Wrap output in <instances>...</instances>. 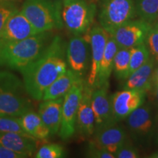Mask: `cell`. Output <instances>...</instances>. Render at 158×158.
<instances>
[{
	"label": "cell",
	"instance_id": "6da1fadb",
	"mask_svg": "<svg viewBox=\"0 0 158 158\" xmlns=\"http://www.w3.org/2000/svg\"><path fill=\"white\" fill-rule=\"evenodd\" d=\"M66 43L56 35L32 62L20 70L29 96L42 100L45 89L66 72Z\"/></svg>",
	"mask_w": 158,
	"mask_h": 158
},
{
	"label": "cell",
	"instance_id": "7a4b0ae2",
	"mask_svg": "<svg viewBox=\"0 0 158 158\" xmlns=\"http://www.w3.org/2000/svg\"><path fill=\"white\" fill-rule=\"evenodd\" d=\"M49 37L48 31H44L21 40H0V68L20 71L39 56Z\"/></svg>",
	"mask_w": 158,
	"mask_h": 158
},
{
	"label": "cell",
	"instance_id": "3957f363",
	"mask_svg": "<svg viewBox=\"0 0 158 158\" xmlns=\"http://www.w3.org/2000/svg\"><path fill=\"white\" fill-rule=\"evenodd\" d=\"M25 85L15 74L0 70V116H21L32 110Z\"/></svg>",
	"mask_w": 158,
	"mask_h": 158
},
{
	"label": "cell",
	"instance_id": "277c9868",
	"mask_svg": "<svg viewBox=\"0 0 158 158\" xmlns=\"http://www.w3.org/2000/svg\"><path fill=\"white\" fill-rule=\"evenodd\" d=\"M21 13L38 33L63 27L62 5L56 0H26Z\"/></svg>",
	"mask_w": 158,
	"mask_h": 158
},
{
	"label": "cell",
	"instance_id": "5b68a950",
	"mask_svg": "<svg viewBox=\"0 0 158 158\" xmlns=\"http://www.w3.org/2000/svg\"><path fill=\"white\" fill-rule=\"evenodd\" d=\"M96 5L87 0H64L62 17L65 27L75 36L87 33L94 22Z\"/></svg>",
	"mask_w": 158,
	"mask_h": 158
},
{
	"label": "cell",
	"instance_id": "8992f818",
	"mask_svg": "<svg viewBox=\"0 0 158 158\" xmlns=\"http://www.w3.org/2000/svg\"><path fill=\"white\" fill-rule=\"evenodd\" d=\"M135 15L133 0H101L99 21L110 35L124 23L133 20Z\"/></svg>",
	"mask_w": 158,
	"mask_h": 158
},
{
	"label": "cell",
	"instance_id": "52a82bcc",
	"mask_svg": "<svg viewBox=\"0 0 158 158\" xmlns=\"http://www.w3.org/2000/svg\"><path fill=\"white\" fill-rule=\"evenodd\" d=\"M84 84V80L78 82L64 97L62 123L59 131V135L64 141L73 137L76 132L77 113L82 97Z\"/></svg>",
	"mask_w": 158,
	"mask_h": 158
},
{
	"label": "cell",
	"instance_id": "ba28073f",
	"mask_svg": "<svg viewBox=\"0 0 158 158\" xmlns=\"http://www.w3.org/2000/svg\"><path fill=\"white\" fill-rule=\"evenodd\" d=\"M151 23L144 20H130L112 33L118 48H129L145 43L150 30Z\"/></svg>",
	"mask_w": 158,
	"mask_h": 158
},
{
	"label": "cell",
	"instance_id": "9c48e42d",
	"mask_svg": "<svg viewBox=\"0 0 158 158\" xmlns=\"http://www.w3.org/2000/svg\"><path fill=\"white\" fill-rule=\"evenodd\" d=\"M109 35V33L105 30L101 26L100 27L96 26L91 29L84 35V37L90 43L91 51H92L90 70L86 81V84L92 88H94L95 84L99 67L103 56Z\"/></svg>",
	"mask_w": 158,
	"mask_h": 158
},
{
	"label": "cell",
	"instance_id": "30bf717a",
	"mask_svg": "<svg viewBox=\"0 0 158 158\" xmlns=\"http://www.w3.org/2000/svg\"><path fill=\"white\" fill-rule=\"evenodd\" d=\"M146 92L135 89H124L110 96L114 117L116 121L127 117L145 101Z\"/></svg>",
	"mask_w": 158,
	"mask_h": 158
},
{
	"label": "cell",
	"instance_id": "8fae6325",
	"mask_svg": "<svg viewBox=\"0 0 158 158\" xmlns=\"http://www.w3.org/2000/svg\"><path fill=\"white\" fill-rule=\"evenodd\" d=\"M89 46L86 37L81 35L73 37L67 46V62L70 69L82 78L89 69Z\"/></svg>",
	"mask_w": 158,
	"mask_h": 158
},
{
	"label": "cell",
	"instance_id": "7c38bea8",
	"mask_svg": "<svg viewBox=\"0 0 158 158\" xmlns=\"http://www.w3.org/2000/svg\"><path fill=\"white\" fill-rule=\"evenodd\" d=\"M109 84L94 88L92 93V107L93 110L95 130L116 123L111 108L110 97L108 95Z\"/></svg>",
	"mask_w": 158,
	"mask_h": 158
},
{
	"label": "cell",
	"instance_id": "4fadbf2b",
	"mask_svg": "<svg viewBox=\"0 0 158 158\" xmlns=\"http://www.w3.org/2000/svg\"><path fill=\"white\" fill-rule=\"evenodd\" d=\"M92 90L93 88L85 82L77 113L76 129L79 134L84 138L93 135L95 130V120L92 107Z\"/></svg>",
	"mask_w": 158,
	"mask_h": 158
},
{
	"label": "cell",
	"instance_id": "5bb4252c",
	"mask_svg": "<svg viewBox=\"0 0 158 158\" xmlns=\"http://www.w3.org/2000/svg\"><path fill=\"white\" fill-rule=\"evenodd\" d=\"M90 143L114 155L127 143V135L123 128L116 123L97 130Z\"/></svg>",
	"mask_w": 158,
	"mask_h": 158
},
{
	"label": "cell",
	"instance_id": "9a60e30c",
	"mask_svg": "<svg viewBox=\"0 0 158 158\" xmlns=\"http://www.w3.org/2000/svg\"><path fill=\"white\" fill-rule=\"evenodd\" d=\"M38 34L29 20L21 11L13 13L0 33V40L17 41Z\"/></svg>",
	"mask_w": 158,
	"mask_h": 158
},
{
	"label": "cell",
	"instance_id": "2e32d148",
	"mask_svg": "<svg viewBox=\"0 0 158 158\" xmlns=\"http://www.w3.org/2000/svg\"><path fill=\"white\" fill-rule=\"evenodd\" d=\"M38 139L29 135L15 133H0V144L16 152L31 157L36 152Z\"/></svg>",
	"mask_w": 158,
	"mask_h": 158
},
{
	"label": "cell",
	"instance_id": "e0dca14e",
	"mask_svg": "<svg viewBox=\"0 0 158 158\" xmlns=\"http://www.w3.org/2000/svg\"><path fill=\"white\" fill-rule=\"evenodd\" d=\"M64 98L43 100L39 106L38 114L50 130L51 135L58 133L62 123Z\"/></svg>",
	"mask_w": 158,
	"mask_h": 158
},
{
	"label": "cell",
	"instance_id": "ac0fdd59",
	"mask_svg": "<svg viewBox=\"0 0 158 158\" xmlns=\"http://www.w3.org/2000/svg\"><path fill=\"white\" fill-rule=\"evenodd\" d=\"M130 131L139 138H147L152 132L153 122L149 106H140L127 116Z\"/></svg>",
	"mask_w": 158,
	"mask_h": 158
},
{
	"label": "cell",
	"instance_id": "d6986e66",
	"mask_svg": "<svg viewBox=\"0 0 158 158\" xmlns=\"http://www.w3.org/2000/svg\"><path fill=\"white\" fill-rule=\"evenodd\" d=\"M155 61L150 57L147 62L130 74L124 86V89H135L147 93L152 89Z\"/></svg>",
	"mask_w": 158,
	"mask_h": 158
},
{
	"label": "cell",
	"instance_id": "ffe728a7",
	"mask_svg": "<svg viewBox=\"0 0 158 158\" xmlns=\"http://www.w3.org/2000/svg\"><path fill=\"white\" fill-rule=\"evenodd\" d=\"M84 80L70 69L59 76L45 91L43 96V100H54L63 98L77 83Z\"/></svg>",
	"mask_w": 158,
	"mask_h": 158
},
{
	"label": "cell",
	"instance_id": "44dd1931",
	"mask_svg": "<svg viewBox=\"0 0 158 158\" xmlns=\"http://www.w3.org/2000/svg\"><path fill=\"white\" fill-rule=\"evenodd\" d=\"M118 50V46L117 43L114 37L109 35L103 56L99 67L98 76L94 88L100 87L105 84H109L108 81L114 69V57Z\"/></svg>",
	"mask_w": 158,
	"mask_h": 158
},
{
	"label": "cell",
	"instance_id": "7402d4cb",
	"mask_svg": "<svg viewBox=\"0 0 158 158\" xmlns=\"http://www.w3.org/2000/svg\"><path fill=\"white\" fill-rule=\"evenodd\" d=\"M21 126L29 135L38 140L46 139L51 135L50 130L45 125L38 114L32 110L19 116Z\"/></svg>",
	"mask_w": 158,
	"mask_h": 158
},
{
	"label": "cell",
	"instance_id": "603a6c76",
	"mask_svg": "<svg viewBox=\"0 0 158 158\" xmlns=\"http://www.w3.org/2000/svg\"><path fill=\"white\" fill-rule=\"evenodd\" d=\"M130 49L118 48L114 57V72L118 80H126L130 73Z\"/></svg>",
	"mask_w": 158,
	"mask_h": 158
},
{
	"label": "cell",
	"instance_id": "cb8c5ba5",
	"mask_svg": "<svg viewBox=\"0 0 158 158\" xmlns=\"http://www.w3.org/2000/svg\"><path fill=\"white\" fill-rule=\"evenodd\" d=\"M136 14L140 19L152 23L158 17V0H136Z\"/></svg>",
	"mask_w": 158,
	"mask_h": 158
},
{
	"label": "cell",
	"instance_id": "d4e9b609",
	"mask_svg": "<svg viewBox=\"0 0 158 158\" xmlns=\"http://www.w3.org/2000/svg\"><path fill=\"white\" fill-rule=\"evenodd\" d=\"M150 59V52L147 45L142 43L130 48V74L147 62Z\"/></svg>",
	"mask_w": 158,
	"mask_h": 158
},
{
	"label": "cell",
	"instance_id": "484cf974",
	"mask_svg": "<svg viewBox=\"0 0 158 158\" xmlns=\"http://www.w3.org/2000/svg\"><path fill=\"white\" fill-rule=\"evenodd\" d=\"M0 133H15L29 135L21 126L19 118L17 116H0Z\"/></svg>",
	"mask_w": 158,
	"mask_h": 158
},
{
	"label": "cell",
	"instance_id": "4316f807",
	"mask_svg": "<svg viewBox=\"0 0 158 158\" xmlns=\"http://www.w3.org/2000/svg\"><path fill=\"white\" fill-rule=\"evenodd\" d=\"M64 156V149L58 144H46L38 150L37 158H60Z\"/></svg>",
	"mask_w": 158,
	"mask_h": 158
},
{
	"label": "cell",
	"instance_id": "83f0119b",
	"mask_svg": "<svg viewBox=\"0 0 158 158\" xmlns=\"http://www.w3.org/2000/svg\"><path fill=\"white\" fill-rule=\"evenodd\" d=\"M19 10L17 6L12 2H0V33L13 13Z\"/></svg>",
	"mask_w": 158,
	"mask_h": 158
},
{
	"label": "cell",
	"instance_id": "f1b7e54d",
	"mask_svg": "<svg viewBox=\"0 0 158 158\" xmlns=\"http://www.w3.org/2000/svg\"><path fill=\"white\" fill-rule=\"evenodd\" d=\"M149 48L150 54L155 59V62L158 63V27H153L150 30L146 40Z\"/></svg>",
	"mask_w": 158,
	"mask_h": 158
},
{
	"label": "cell",
	"instance_id": "f546056e",
	"mask_svg": "<svg viewBox=\"0 0 158 158\" xmlns=\"http://www.w3.org/2000/svg\"><path fill=\"white\" fill-rule=\"evenodd\" d=\"M86 156L88 157L94 158H115V156L112 153L108 152L107 150L97 147L90 142L89 143Z\"/></svg>",
	"mask_w": 158,
	"mask_h": 158
},
{
	"label": "cell",
	"instance_id": "4dcf8cb0",
	"mask_svg": "<svg viewBox=\"0 0 158 158\" xmlns=\"http://www.w3.org/2000/svg\"><path fill=\"white\" fill-rule=\"evenodd\" d=\"M115 158H138L140 157L138 150L126 143L114 154Z\"/></svg>",
	"mask_w": 158,
	"mask_h": 158
},
{
	"label": "cell",
	"instance_id": "1f68e13d",
	"mask_svg": "<svg viewBox=\"0 0 158 158\" xmlns=\"http://www.w3.org/2000/svg\"><path fill=\"white\" fill-rule=\"evenodd\" d=\"M0 158H26V157L0 144Z\"/></svg>",
	"mask_w": 158,
	"mask_h": 158
},
{
	"label": "cell",
	"instance_id": "d6a6232c",
	"mask_svg": "<svg viewBox=\"0 0 158 158\" xmlns=\"http://www.w3.org/2000/svg\"><path fill=\"white\" fill-rule=\"evenodd\" d=\"M153 82L158 84V68L153 73Z\"/></svg>",
	"mask_w": 158,
	"mask_h": 158
},
{
	"label": "cell",
	"instance_id": "836d02e7",
	"mask_svg": "<svg viewBox=\"0 0 158 158\" xmlns=\"http://www.w3.org/2000/svg\"><path fill=\"white\" fill-rule=\"evenodd\" d=\"M155 84V96L156 100L158 102V84Z\"/></svg>",
	"mask_w": 158,
	"mask_h": 158
},
{
	"label": "cell",
	"instance_id": "e575fe53",
	"mask_svg": "<svg viewBox=\"0 0 158 158\" xmlns=\"http://www.w3.org/2000/svg\"><path fill=\"white\" fill-rule=\"evenodd\" d=\"M149 157L158 158V151L156 152H154L152 154H151V155H150V156H149Z\"/></svg>",
	"mask_w": 158,
	"mask_h": 158
},
{
	"label": "cell",
	"instance_id": "d590c367",
	"mask_svg": "<svg viewBox=\"0 0 158 158\" xmlns=\"http://www.w3.org/2000/svg\"><path fill=\"white\" fill-rule=\"evenodd\" d=\"M14 0H0V2H13Z\"/></svg>",
	"mask_w": 158,
	"mask_h": 158
},
{
	"label": "cell",
	"instance_id": "8d00e7d4",
	"mask_svg": "<svg viewBox=\"0 0 158 158\" xmlns=\"http://www.w3.org/2000/svg\"><path fill=\"white\" fill-rule=\"evenodd\" d=\"M157 27H158V26H157Z\"/></svg>",
	"mask_w": 158,
	"mask_h": 158
},
{
	"label": "cell",
	"instance_id": "74e56055",
	"mask_svg": "<svg viewBox=\"0 0 158 158\" xmlns=\"http://www.w3.org/2000/svg\"><path fill=\"white\" fill-rule=\"evenodd\" d=\"M157 18H158V17H157Z\"/></svg>",
	"mask_w": 158,
	"mask_h": 158
}]
</instances>
